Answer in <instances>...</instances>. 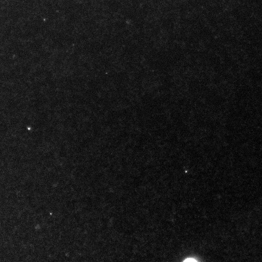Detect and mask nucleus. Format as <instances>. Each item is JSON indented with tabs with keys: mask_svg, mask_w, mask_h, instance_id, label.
I'll return each instance as SVG.
<instances>
[{
	"mask_svg": "<svg viewBox=\"0 0 262 262\" xmlns=\"http://www.w3.org/2000/svg\"><path fill=\"white\" fill-rule=\"evenodd\" d=\"M184 262H195L196 261L195 259H193V258L191 259H187L184 261Z\"/></svg>",
	"mask_w": 262,
	"mask_h": 262,
	"instance_id": "1",
	"label": "nucleus"
}]
</instances>
